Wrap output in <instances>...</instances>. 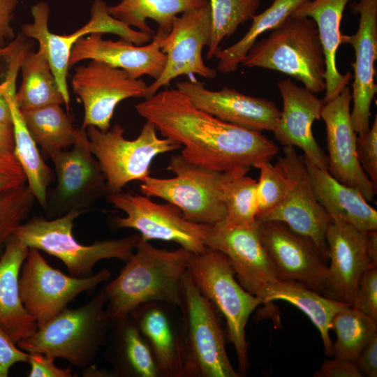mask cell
<instances>
[{
  "label": "cell",
  "mask_w": 377,
  "mask_h": 377,
  "mask_svg": "<svg viewBox=\"0 0 377 377\" xmlns=\"http://www.w3.org/2000/svg\"><path fill=\"white\" fill-rule=\"evenodd\" d=\"M165 137L179 142L188 161L219 172L270 161L279 147L261 132L223 121L197 108L177 89H165L135 105Z\"/></svg>",
  "instance_id": "cell-1"
},
{
  "label": "cell",
  "mask_w": 377,
  "mask_h": 377,
  "mask_svg": "<svg viewBox=\"0 0 377 377\" xmlns=\"http://www.w3.org/2000/svg\"><path fill=\"white\" fill-rule=\"evenodd\" d=\"M192 253L182 247L158 249L140 238L118 276L103 286L111 319L128 315L137 306L151 302L178 307Z\"/></svg>",
  "instance_id": "cell-2"
},
{
  "label": "cell",
  "mask_w": 377,
  "mask_h": 377,
  "mask_svg": "<svg viewBox=\"0 0 377 377\" xmlns=\"http://www.w3.org/2000/svg\"><path fill=\"white\" fill-rule=\"evenodd\" d=\"M107 300L103 287L84 304L66 307L17 346L29 353L64 359L78 368L91 365L105 345L112 320Z\"/></svg>",
  "instance_id": "cell-3"
},
{
  "label": "cell",
  "mask_w": 377,
  "mask_h": 377,
  "mask_svg": "<svg viewBox=\"0 0 377 377\" xmlns=\"http://www.w3.org/2000/svg\"><path fill=\"white\" fill-rule=\"evenodd\" d=\"M256 42L241 65L279 71L313 93L325 92L326 61L319 32L310 17L290 15Z\"/></svg>",
  "instance_id": "cell-4"
},
{
  "label": "cell",
  "mask_w": 377,
  "mask_h": 377,
  "mask_svg": "<svg viewBox=\"0 0 377 377\" xmlns=\"http://www.w3.org/2000/svg\"><path fill=\"white\" fill-rule=\"evenodd\" d=\"M188 272L196 288L224 318L239 373L245 376L249 367L246 326L262 300L240 285L230 260L218 250L205 246L201 253H192Z\"/></svg>",
  "instance_id": "cell-5"
},
{
  "label": "cell",
  "mask_w": 377,
  "mask_h": 377,
  "mask_svg": "<svg viewBox=\"0 0 377 377\" xmlns=\"http://www.w3.org/2000/svg\"><path fill=\"white\" fill-rule=\"evenodd\" d=\"M82 214L72 210L54 219L34 216L22 222L13 234L29 248L59 259L73 276L92 275L94 266L102 260L127 261L140 235L133 234L120 239L99 240L88 245L80 244L72 230L75 219Z\"/></svg>",
  "instance_id": "cell-6"
},
{
  "label": "cell",
  "mask_w": 377,
  "mask_h": 377,
  "mask_svg": "<svg viewBox=\"0 0 377 377\" xmlns=\"http://www.w3.org/2000/svg\"><path fill=\"white\" fill-rule=\"evenodd\" d=\"M182 323V377H239L226 349L219 315L193 284L188 272L178 306Z\"/></svg>",
  "instance_id": "cell-7"
},
{
  "label": "cell",
  "mask_w": 377,
  "mask_h": 377,
  "mask_svg": "<svg viewBox=\"0 0 377 377\" xmlns=\"http://www.w3.org/2000/svg\"><path fill=\"white\" fill-rule=\"evenodd\" d=\"M167 169L175 176H149L140 184L143 195L162 198L175 205L186 220L193 223L213 225L226 219L222 187L238 170L216 171L191 163L181 154L170 158Z\"/></svg>",
  "instance_id": "cell-8"
},
{
  "label": "cell",
  "mask_w": 377,
  "mask_h": 377,
  "mask_svg": "<svg viewBox=\"0 0 377 377\" xmlns=\"http://www.w3.org/2000/svg\"><path fill=\"white\" fill-rule=\"evenodd\" d=\"M124 131L119 124L107 131L93 126L86 128L90 150L105 179L107 194L121 191L132 181L142 182L149 176L151 164L157 156L182 148L173 140L158 138L148 121L134 140L126 139Z\"/></svg>",
  "instance_id": "cell-9"
},
{
  "label": "cell",
  "mask_w": 377,
  "mask_h": 377,
  "mask_svg": "<svg viewBox=\"0 0 377 377\" xmlns=\"http://www.w3.org/2000/svg\"><path fill=\"white\" fill-rule=\"evenodd\" d=\"M108 6L103 0H94L90 10L91 17L87 24L68 35H58L52 33L48 27L49 5L40 1L31 7L34 22L22 27L23 36L36 40L39 47L45 52L67 110L70 109L71 101L67 83L68 62L72 48L79 39L93 33L114 34L137 45L149 43L152 39L153 35L135 31L111 16Z\"/></svg>",
  "instance_id": "cell-10"
},
{
  "label": "cell",
  "mask_w": 377,
  "mask_h": 377,
  "mask_svg": "<svg viewBox=\"0 0 377 377\" xmlns=\"http://www.w3.org/2000/svg\"><path fill=\"white\" fill-rule=\"evenodd\" d=\"M49 157L54 165L57 183L47 195L44 210L48 219L72 210L86 212L107 195L105 179L90 150L86 129L77 128L76 141L71 148L56 151Z\"/></svg>",
  "instance_id": "cell-11"
},
{
  "label": "cell",
  "mask_w": 377,
  "mask_h": 377,
  "mask_svg": "<svg viewBox=\"0 0 377 377\" xmlns=\"http://www.w3.org/2000/svg\"><path fill=\"white\" fill-rule=\"evenodd\" d=\"M110 276L108 269L87 277L67 275L52 267L38 249L29 248L19 279L21 300L40 327L79 294L94 290Z\"/></svg>",
  "instance_id": "cell-12"
},
{
  "label": "cell",
  "mask_w": 377,
  "mask_h": 377,
  "mask_svg": "<svg viewBox=\"0 0 377 377\" xmlns=\"http://www.w3.org/2000/svg\"><path fill=\"white\" fill-rule=\"evenodd\" d=\"M106 196L110 203L126 214L124 217L114 219L116 227L136 230L145 241L174 242L193 253L205 249L207 225L186 220L175 205L156 203L150 197L131 192L120 191Z\"/></svg>",
  "instance_id": "cell-13"
},
{
  "label": "cell",
  "mask_w": 377,
  "mask_h": 377,
  "mask_svg": "<svg viewBox=\"0 0 377 377\" xmlns=\"http://www.w3.org/2000/svg\"><path fill=\"white\" fill-rule=\"evenodd\" d=\"M276 165L287 177L289 188L278 206L256 217L257 223H284L295 232L310 239L327 261L325 234L332 219L313 193L303 156L295 147L284 146L283 156L278 157Z\"/></svg>",
  "instance_id": "cell-14"
},
{
  "label": "cell",
  "mask_w": 377,
  "mask_h": 377,
  "mask_svg": "<svg viewBox=\"0 0 377 377\" xmlns=\"http://www.w3.org/2000/svg\"><path fill=\"white\" fill-rule=\"evenodd\" d=\"M72 89L82 101L84 118L81 128L89 126L101 131L111 127L114 110L122 101L146 98L148 85L124 70L96 60L75 68Z\"/></svg>",
  "instance_id": "cell-15"
},
{
  "label": "cell",
  "mask_w": 377,
  "mask_h": 377,
  "mask_svg": "<svg viewBox=\"0 0 377 377\" xmlns=\"http://www.w3.org/2000/svg\"><path fill=\"white\" fill-rule=\"evenodd\" d=\"M212 36L209 4L188 10L177 15L169 34L161 42L166 61L160 76L148 85L146 98L154 95L162 87L179 76L197 74L213 79L216 70L205 65L202 50L208 47Z\"/></svg>",
  "instance_id": "cell-16"
},
{
  "label": "cell",
  "mask_w": 377,
  "mask_h": 377,
  "mask_svg": "<svg viewBox=\"0 0 377 377\" xmlns=\"http://www.w3.org/2000/svg\"><path fill=\"white\" fill-rule=\"evenodd\" d=\"M257 226H237L223 219L207 226L204 244L226 256L240 285L263 302L266 290L280 278L261 243Z\"/></svg>",
  "instance_id": "cell-17"
},
{
  "label": "cell",
  "mask_w": 377,
  "mask_h": 377,
  "mask_svg": "<svg viewBox=\"0 0 377 377\" xmlns=\"http://www.w3.org/2000/svg\"><path fill=\"white\" fill-rule=\"evenodd\" d=\"M261 243L281 279L300 283L324 295L327 266L315 244L280 221L258 223Z\"/></svg>",
  "instance_id": "cell-18"
},
{
  "label": "cell",
  "mask_w": 377,
  "mask_h": 377,
  "mask_svg": "<svg viewBox=\"0 0 377 377\" xmlns=\"http://www.w3.org/2000/svg\"><path fill=\"white\" fill-rule=\"evenodd\" d=\"M352 96L346 86L336 97L324 103L320 117L327 134V172L338 182L357 190L369 202L376 193L356 152L355 133L350 119Z\"/></svg>",
  "instance_id": "cell-19"
},
{
  "label": "cell",
  "mask_w": 377,
  "mask_h": 377,
  "mask_svg": "<svg viewBox=\"0 0 377 377\" xmlns=\"http://www.w3.org/2000/svg\"><path fill=\"white\" fill-rule=\"evenodd\" d=\"M350 8L359 14L358 28L352 35L341 34V43L351 45L355 50L350 119L357 135H364L370 128L371 105L377 92V0H360Z\"/></svg>",
  "instance_id": "cell-20"
},
{
  "label": "cell",
  "mask_w": 377,
  "mask_h": 377,
  "mask_svg": "<svg viewBox=\"0 0 377 377\" xmlns=\"http://www.w3.org/2000/svg\"><path fill=\"white\" fill-rule=\"evenodd\" d=\"M177 89L197 108L223 121L250 130L272 131L281 114L274 102L228 87L213 91L203 82L189 80L177 82Z\"/></svg>",
  "instance_id": "cell-21"
},
{
  "label": "cell",
  "mask_w": 377,
  "mask_h": 377,
  "mask_svg": "<svg viewBox=\"0 0 377 377\" xmlns=\"http://www.w3.org/2000/svg\"><path fill=\"white\" fill-rule=\"evenodd\" d=\"M277 87L283 109L272 131L276 140L283 146L300 148L304 159L320 169L327 170L328 159L315 140L312 125L320 119L323 100L306 87H299L290 79L282 80Z\"/></svg>",
  "instance_id": "cell-22"
},
{
  "label": "cell",
  "mask_w": 377,
  "mask_h": 377,
  "mask_svg": "<svg viewBox=\"0 0 377 377\" xmlns=\"http://www.w3.org/2000/svg\"><path fill=\"white\" fill-rule=\"evenodd\" d=\"M325 240L327 246V279L325 296L353 305L358 283L370 263L367 232L342 220H332Z\"/></svg>",
  "instance_id": "cell-23"
},
{
  "label": "cell",
  "mask_w": 377,
  "mask_h": 377,
  "mask_svg": "<svg viewBox=\"0 0 377 377\" xmlns=\"http://www.w3.org/2000/svg\"><path fill=\"white\" fill-rule=\"evenodd\" d=\"M101 33H93L79 39L72 48L69 68L90 59L104 62L126 71L132 77L148 75L156 80L165 67L166 55L161 50L165 37L158 31L145 45H137L122 38L105 40Z\"/></svg>",
  "instance_id": "cell-24"
},
{
  "label": "cell",
  "mask_w": 377,
  "mask_h": 377,
  "mask_svg": "<svg viewBox=\"0 0 377 377\" xmlns=\"http://www.w3.org/2000/svg\"><path fill=\"white\" fill-rule=\"evenodd\" d=\"M129 315L146 340L160 377H182V323L179 308L161 302L142 304Z\"/></svg>",
  "instance_id": "cell-25"
},
{
  "label": "cell",
  "mask_w": 377,
  "mask_h": 377,
  "mask_svg": "<svg viewBox=\"0 0 377 377\" xmlns=\"http://www.w3.org/2000/svg\"><path fill=\"white\" fill-rule=\"evenodd\" d=\"M29 249L13 234L0 258V327L15 344L33 335L38 328L20 294V270Z\"/></svg>",
  "instance_id": "cell-26"
},
{
  "label": "cell",
  "mask_w": 377,
  "mask_h": 377,
  "mask_svg": "<svg viewBox=\"0 0 377 377\" xmlns=\"http://www.w3.org/2000/svg\"><path fill=\"white\" fill-rule=\"evenodd\" d=\"M304 161L313 193L332 220H342L364 232L377 230V212L357 190Z\"/></svg>",
  "instance_id": "cell-27"
},
{
  "label": "cell",
  "mask_w": 377,
  "mask_h": 377,
  "mask_svg": "<svg viewBox=\"0 0 377 377\" xmlns=\"http://www.w3.org/2000/svg\"><path fill=\"white\" fill-rule=\"evenodd\" d=\"M104 347L114 377H160L152 353L129 314L112 319Z\"/></svg>",
  "instance_id": "cell-28"
},
{
  "label": "cell",
  "mask_w": 377,
  "mask_h": 377,
  "mask_svg": "<svg viewBox=\"0 0 377 377\" xmlns=\"http://www.w3.org/2000/svg\"><path fill=\"white\" fill-rule=\"evenodd\" d=\"M350 0H308L293 13L311 18L316 23L323 47L325 61L326 88L323 103L336 97L352 78L350 73H341L337 66V52L341 43V22Z\"/></svg>",
  "instance_id": "cell-29"
},
{
  "label": "cell",
  "mask_w": 377,
  "mask_h": 377,
  "mask_svg": "<svg viewBox=\"0 0 377 377\" xmlns=\"http://www.w3.org/2000/svg\"><path fill=\"white\" fill-rule=\"evenodd\" d=\"M278 300L294 305L308 316L320 334L325 354L333 357V342L330 337L332 319L339 311L350 305L323 295L300 283L281 279L266 290L263 304Z\"/></svg>",
  "instance_id": "cell-30"
},
{
  "label": "cell",
  "mask_w": 377,
  "mask_h": 377,
  "mask_svg": "<svg viewBox=\"0 0 377 377\" xmlns=\"http://www.w3.org/2000/svg\"><path fill=\"white\" fill-rule=\"evenodd\" d=\"M209 4V0H120L108 6L109 14L129 27L154 35L148 19L158 24L157 31L166 36L170 31L174 18L182 13Z\"/></svg>",
  "instance_id": "cell-31"
},
{
  "label": "cell",
  "mask_w": 377,
  "mask_h": 377,
  "mask_svg": "<svg viewBox=\"0 0 377 377\" xmlns=\"http://www.w3.org/2000/svg\"><path fill=\"white\" fill-rule=\"evenodd\" d=\"M20 70L22 83L15 93L20 110L52 104L65 105L44 50L39 47L37 52H32L28 48L22 57Z\"/></svg>",
  "instance_id": "cell-32"
},
{
  "label": "cell",
  "mask_w": 377,
  "mask_h": 377,
  "mask_svg": "<svg viewBox=\"0 0 377 377\" xmlns=\"http://www.w3.org/2000/svg\"><path fill=\"white\" fill-rule=\"evenodd\" d=\"M16 90L9 95L12 121L15 135L14 154L27 177V184L36 200L45 209L47 190L53 181L52 169L43 161L38 145L31 137L24 121L15 101Z\"/></svg>",
  "instance_id": "cell-33"
},
{
  "label": "cell",
  "mask_w": 377,
  "mask_h": 377,
  "mask_svg": "<svg viewBox=\"0 0 377 377\" xmlns=\"http://www.w3.org/2000/svg\"><path fill=\"white\" fill-rule=\"evenodd\" d=\"M20 111L31 137L45 157L71 147L75 142L77 128L73 126V118L61 105Z\"/></svg>",
  "instance_id": "cell-34"
},
{
  "label": "cell",
  "mask_w": 377,
  "mask_h": 377,
  "mask_svg": "<svg viewBox=\"0 0 377 377\" xmlns=\"http://www.w3.org/2000/svg\"><path fill=\"white\" fill-rule=\"evenodd\" d=\"M306 1L274 0L263 12L252 16V24L241 39L226 48L219 47L216 51L214 57L218 59V71L223 73L236 71L248 52L257 42V38L265 32L278 27Z\"/></svg>",
  "instance_id": "cell-35"
},
{
  "label": "cell",
  "mask_w": 377,
  "mask_h": 377,
  "mask_svg": "<svg viewBox=\"0 0 377 377\" xmlns=\"http://www.w3.org/2000/svg\"><path fill=\"white\" fill-rule=\"evenodd\" d=\"M332 326L337 335L332 343L333 357L353 362L377 334V322L352 306L339 311Z\"/></svg>",
  "instance_id": "cell-36"
},
{
  "label": "cell",
  "mask_w": 377,
  "mask_h": 377,
  "mask_svg": "<svg viewBox=\"0 0 377 377\" xmlns=\"http://www.w3.org/2000/svg\"><path fill=\"white\" fill-rule=\"evenodd\" d=\"M249 169L235 172L223 184L222 198L226 220L242 226H256L258 214L257 181L246 174Z\"/></svg>",
  "instance_id": "cell-37"
},
{
  "label": "cell",
  "mask_w": 377,
  "mask_h": 377,
  "mask_svg": "<svg viewBox=\"0 0 377 377\" xmlns=\"http://www.w3.org/2000/svg\"><path fill=\"white\" fill-rule=\"evenodd\" d=\"M260 0H209L212 36L206 59H211L221 41L256 14Z\"/></svg>",
  "instance_id": "cell-38"
},
{
  "label": "cell",
  "mask_w": 377,
  "mask_h": 377,
  "mask_svg": "<svg viewBox=\"0 0 377 377\" xmlns=\"http://www.w3.org/2000/svg\"><path fill=\"white\" fill-rule=\"evenodd\" d=\"M36 198L27 185L0 200V258L8 238L29 214Z\"/></svg>",
  "instance_id": "cell-39"
},
{
  "label": "cell",
  "mask_w": 377,
  "mask_h": 377,
  "mask_svg": "<svg viewBox=\"0 0 377 377\" xmlns=\"http://www.w3.org/2000/svg\"><path fill=\"white\" fill-rule=\"evenodd\" d=\"M254 168L260 170V177L257 181L258 214H263L278 206L286 197L289 181L276 164L269 161L258 163Z\"/></svg>",
  "instance_id": "cell-40"
},
{
  "label": "cell",
  "mask_w": 377,
  "mask_h": 377,
  "mask_svg": "<svg viewBox=\"0 0 377 377\" xmlns=\"http://www.w3.org/2000/svg\"><path fill=\"white\" fill-rule=\"evenodd\" d=\"M352 306L377 322V266L369 265L361 276Z\"/></svg>",
  "instance_id": "cell-41"
},
{
  "label": "cell",
  "mask_w": 377,
  "mask_h": 377,
  "mask_svg": "<svg viewBox=\"0 0 377 377\" xmlns=\"http://www.w3.org/2000/svg\"><path fill=\"white\" fill-rule=\"evenodd\" d=\"M356 152L364 171L377 188V116L364 135L356 138Z\"/></svg>",
  "instance_id": "cell-42"
},
{
  "label": "cell",
  "mask_w": 377,
  "mask_h": 377,
  "mask_svg": "<svg viewBox=\"0 0 377 377\" xmlns=\"http://www.w3.org/2000/svg\"><path fill=\"white\" fill-rule=\"evenodd\" d=\"M27 185V177L14 154L0 156V200Z\"/></svg>",
  "instance_id": "cell-43"
},
{
  "label": "cell",
  "mask_w": 377,
  "mask_h": 377,
  "mask_svg": "<svg viewBox=\"0 0 377 377\" xmlns=\"http://www.w3.org/2000/svg\"><path fill=\"white\" fill-rule=\"evenodd\" d=\"M54 357L40 353H30L28 362L30 365L29 377H72L69 367H59L54 364Z\"/></svg>",
  "instance_id": "cell-44"
},
{
  "label": "cell",
  "mask_w": 377,
  "mask_h": 377,
  "mask_svg": "<svg viewBox=\"0 0 377 377\" xmlns=\"http://www.w3.org/2000/svg\"><path fill=\"white\" fill-rule=\"evenodd\" d=\"M29 353L21 350L0 327V377H8L15 364L28 362Z\"/></svg>",
  "instance_id": "cell-45"
},
{
  "label": "cell",
  "mask_w": 377,
  "mask_h": 377,
  "mask_svg": "<svg viewBox=\"0 0 377 377\" xmlns=\"http://www.w3.org/2000/svg\"><path fill=\"white\" fill-rule=\"evenodd\" d=\"M315 377H362L355 362L334 357L325 360Z\"/></svg>",
  "instance_id": "cell-46"
},
{
  "label": "cell",
  "mask_w": 377,
  "mask_h": 377,
  "mask_svg": "<svg viewBox=\"0 0 377 377\" xmlns=\"http://www.w3.org/2000/svg\"><path fill=\"white\" fill-rule=\"evenodd\" d=\"M17 4L18 0H0V50L15 38L12 22Z\"/></svg>",
  "instance_id": "cell-47"
},
{
  "label": "cell",
  "mask_w": 377,
  "mask_h": 377,
  "mask_svg": "<svg viewBox=\"0 0 377 377\" xmlns=\"http://www.w3.org/2000/svg\"><path fill=\"white\" fill-rule=\"evenodd\" d=\"M355 364L362 376H377V334L360 352Z\"/></svg>",
  "instance_id": "cell-48"
},
{
  "label": "cell",
  "mask_w": 377,
  "mask_h": 377,
  "mask_svg": "<svg viewBox=\"0 0 377 377\" xmlns=\"http://www.w3.org/2000/svg\"><path fill=\"white\" fill-rule=\"evenodd\" d=\"M15 135L13 124L0 123V156L14 153Z\"/></svg>",
  "instance_id": "cell-49"
},
{
  "label": "cell",
  "mask_w": 377,
  "mask_h": 377,
  "mask_svg": "<svg viewBox=\"0 0 377 377\" xmlns=\"http://www.w3.org/2000/svg\"><path fill=\"white\" fill-rule=\"evenodd\" d=\"M367 246L370 263L377 266V232H367Z\"/></svg>",
  "instance_id": "cell-50"
},
{
  "label": "cell",
  "mask_w": 377,
  "mask_h": 377,
  "mask_svg": "<svg viewBox=\"0 0 377 377\" xmlns=\"http://www.w3.org/2000/svg\"><path fill=\"white\" fill-rule=\"evenodd\" d=\"M84 376H98V377H114L112 371L97 369L94 366L90 365L84 369Z\"/></svg>",
  "instance_id": "cell-51"
}]
</instances>
